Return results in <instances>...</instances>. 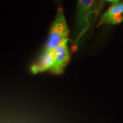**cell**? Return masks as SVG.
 <instances>
[{
    "mask_svg": "<svg viewBox=\"0 0 123 123\" xmlns=\"http://www.w3.org/2000/svg\"><path fill=\"white\" fill-rule=\"evenodd\" d=\"M68 41L66 40L53 51L54 64L50 71L59 75L63 73L65 67L70 61V53L68 48Z\"/></svg>",
    "mask_w": 123,
    "mask_h": 123,
    "instance_id": "3",
    "label": "cell"
},
{
    "mask_svg": "<svg viewBox=\"0 0 123 123\" xmlns=\"http://www.w3.org/2000/svg\"><path fill=\"white\" fill-rule=\"evenodd\" d=\"M95 12V0H77L76 25L73 40V47L77 49L90 29L91 19Z\"/></svg>",
    "mask_w": 123,
    "mask_h": 123,
    "instance_id": "1",
    "label": "cell"
},
{
    "mask_svg": "<svg viewBox=\"0 0 123 123\" xmlns=\"http://www.w3.org/2000/svg\"><path fill=\"white\" fill-rule=\"evenodd\" d=\"M106 1H110V2H118V0H106Z\"/></svg>",
    "mask_w": 123,
    "mask_h": 123,
    "instance_id": "6",
    "label": "cell"
},
{
    "mask_svg": "<svg viewBox=\"0 0 123 123\" xmlns=\"http://www.w3.org/2000/svg\"><path fill=\"white\" fill-rule=\"evenodd\" d=\"M53 51H46L43 50L38 60L30 66L31 73L32 74H38L45 71H50L53 67Z\"/></svg>",
    "mask_w": 123,
    "mask_h": 123,
    "instance_id": "5",
    "label": "cell"
},
{
    "mask_svg": "<svg viewBox=\"0 0 123 123\" xmlns=\"http://www.w3.org/2000/svg\"><path fill=\"white\" fill-rule=\"evenodd\" d=\"M69 30L63 9H57L55 18L51 24L44 51H53L66 40H68Z\"/></svg>",
    "mask_w": 123,
    "mask_h": 123,
    "instance_id": "2",
    "label": "cell"
},
{
    "mask_svg": "<svg viewBox=\"0 0 123 123\" xmlns=\"http://www.w3.org/2000/svg\"><path fill=\"white\" fill-rule=\"evenodd\" d=\"M123 22V1L116 2L101 16L98 26L103 25H118Z\"/></svg>",
    "mask_w": 123,
    "mask_h": 123,
    "instance_id": "4",
    "label": "cell"
}]
</instances>
